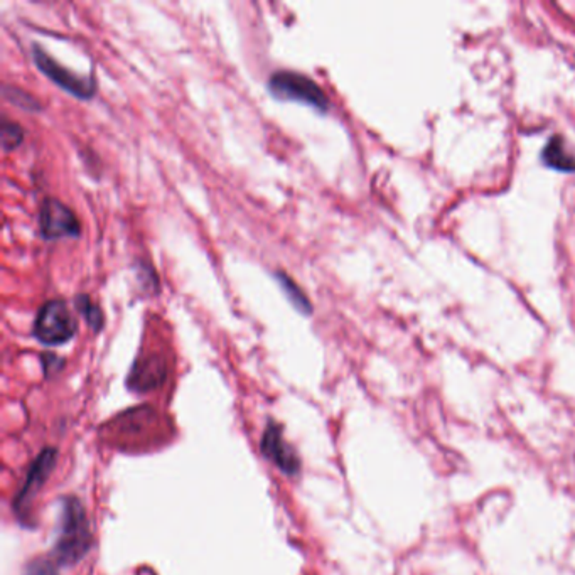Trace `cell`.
Segmentation results:
<instances>
[{
    "mask_svg": "<svg viewBox=\"0 0 575 575\" xmlns=\"http://www.w3.org/2000/svg\"><path fill=\"white\" fill-rule=\"evenodd\" d=\"M56 458H58V454H56L55 449H46L32 462L30 472H28V478H26V483H24L22 489L19 491L14 502V510L19 517L26 518V515H28L30 503L36 498L39 489L45 486L49 474L55 469Z\"/></svg>",
    "mask_w": 575,
    "mask_h": 575,
    "instance_id": "8992f818",
    "label": "cell"
},
{
    "mask_svg": "<svg viewBox=\"0 0 575 575\" xmlns=\"http://www.w3.org/2000/svg\"><path fill=\"white\" fill-rule=\"evenodd\" d=\"M262 452L287 476L294 478L300 471V459L295 454L294 449L285 443L281 427L274 422L266 428L262 439Z\"/></svg>",
    "mask_w": 575,
    "mask_h": 575,
    "instance_id": "52a82bcc",
    "label": "cell"
},
{
    "mask_svg": "<svg viewBox=\"0 0 575 575\" xmlns=\"http://www.w3.org/2000/svg\"><path fill=\"white\" fill-rule=\"evenodd\" d=\"M32 333L36 340L47 346H58L72 340L76 333V321L66 302L61 299L47 300L38 310Z\"/></svg>",
    "mask_w": 575,
    "mask_h": 575,
    "instance_id": "3957f363",
    "label": "cell"
},
{
    "mask_svg": "<svg viewBox=\"0 0 575 575\" xmlns=\"http://www.w3.org/2000/svg\"><path fill=\"white\" fill-rule=\"evenodd\" d=\"M0 135H2V148L4 150H13L22 144L24 140V131L19 123H15L9 118L2 120V127H0Z\"/></svg>",
    "mask_w": 575,
    "mask_h": 575,
    "instance_id": "7c38bea8",
    "label": "cell"
},
{
    "mask_svg": "<svg viewBox=\"0 0 575 575\" xmlns=\"http://www.w3.org/2000/svg\"><path fill=\"white\" fill-rule=\"evenodd\" d=\"M32 58L36 61L39 72H43L59 89L72 93L73 97L87 100L97 91V83L91 76H81L70 70H64V66H61L56 59L51 58L43 47L32 46Z\"/></svg>",
    "mask_w": 575,
    "mask_h": 575,
    "instance_id": "277c9868",
    "label": "cell"
},
{
    "mask_svg": "<svg viewBox=\"0 0 575 575\" xmlns=\"http://www.w3.org/2000/svg\"><path fill=\"white\" fill-rule=\"evenodd\" d=\"M74 306L95 333H98L104 327V312L89 299V295H78L74 299Z\"/></svg>",
    "mask_w": 575,
    "mask_h": 575,
    "instance_id": "8fae6325",
    "label": "cell"
},
{
    "mask_svg": "<svg viewBox=\"0 0 575 575\" xmlns=\"http://www.w3.org/2000/svg\"><path fill=\"white\" fill-rule=\"evenodd\" d=\"M275 277L279 281L283 294L287 295V299L291 300V304L294 306L295 309L306 314V316L312 314V304L306 294L300 291V287H297V283L292 279H289L283 272H279Z\"/></svg>",
    "mask_w": 575,
    "mask_h": 575,
    "instance_id": "30bf717a",
    "label": "cell"
},
{
    "mask_svg": "<svg viewBox=\"0 0 575 575\" xmlns=\"http://www.w3.org/2000/svg\"><path fill=\"white\" fill-rule=\"evenodd\" d=\"M268 89L277 100H291L310 105L319 112H327L329 100L325 89L314 80L295 72H277L268 80Z\"/></svg>",
    "mask_w": 575,
    "mask_h": 575,
    "instance_id": "7a4b0ae2",
    "label": "cell"
},
{
    "mask_svg": "<svg viewBox=\"0 0 575 575\" xmlns=\"http://www.w3.org/2000/svg\"><path fill=\"white\" fill-rule=\"evenodd\" d=\"M91 545L89 518L83 504L76 498H64L61 506V523L55 544V561L59 565H74L81 561Z\"/></svg>",
    "mask_w": 575,
    "mask_h": 575,
    "instance_id": "6da1fadb",
    "label": "cell"
},
{
    "mask_svg": "<svg viewBox=\"0 0 575 575\" xmlns=\"http://www.w3.org/2000/svg\"><path fill=\"white\" fill-rule=\"evenodd\" d=\"M542 161L548 167L562 173H575V157L567 152L561 135H554L542 150Z\"/></svg>",
    "mask_w": 575,
    "mask_h": 575,
    "instance_id": "9c48e42d",
    "label": "cell"
},
{
    "mask_svg": "<svg viewBox=\"0 0 575 575\" xmlns=\"http://www.w3.org/2000/svg\"><path fill=\"white\" fill-rule=\"evenodd\" d=\"M4 97L11 102V104L19 105L24 110H41V104L22 89H15L11 85H4Z\"/></svg>",
    "mask_w": 575,
    "mask_h": 575,
    "instance_id": "4fadbf2b",
    "label": "cell"
},
{
    "mask_svg": "<svg viewBox=\"0 0 575 575\" xmlns=\"http://www.w3.org/2000/svg\"><path fill=\"white\" fill-rule=\"evenodd\" d=\"M24 575H58L55 563L47 559H36L26 565Z\"/></svg>",
    "mask_w": 575,
    "mask_h": 575,
    "instance_id": "5bb4252c",
    "label": "cell"
},
{
    "mask_svg": "<svg viewBox=\"0 0 575 575\" xmlns=\"http://www.w3.org/2000/svg\"><path fill=\"white\" fill-rule=\"evenodd\" d=\"M165 378V363L159 356H148L133 365L129 375V386L137 392H148L163 384Z\"/></svg>",
    "mask_w": 575,
    "mask_h": 575,
    "instance_id": "ba28073f",
    "label": "cell"
},
{
    "mask_svg": "<svg viewBox=\"0 0 575 575\" xmlns=\"http://www.w3.org/2000/svg\"><path fill=\"white\" fill-rule=\"evenodd\" d=\"M39 230L45 240L78 238L81 233L80 222L73 211L55 198H46L41 205Z\"/></svg>",
    "mask_w": 575,
    "mask_h": 575,
    "instance_id": "5b68a950",
    "label": "cell"
}]
</instances>
